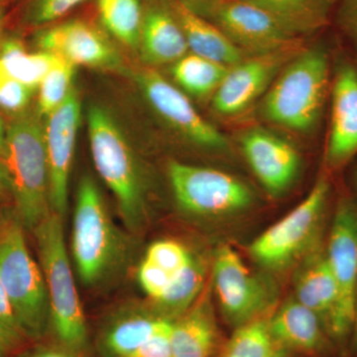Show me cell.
I'll list each match as a JSON object with an SVG mask.
<instances>
[{"mask_svg":"<svg viewBox=\"0 0 357 357\" xmlns=\"http://www.w3.org/2000/svg\"><path fill=\"white\" fill-rule=\"evenodd\" d=\"M328 53L319 47L298 52L263 96V121L287 130L309 133L321 121L331 93Z\"/></svg>","mask_w":357,"mask_h":357,"instance_id":"1","label":"cell"},{"mask_svg":"<svg viewBox=\"0 0 357 357\" xmlns=\"http://www.w3.org/2000/svg\"><path fill=\"white\" fill-rule=\"evenodd\" d=\"M0 160L6 167L15 215L24 229L33 231L52 213L44 128L36 116L21 115L7 126Z\"/></svg>","mask_w":357,"mask_h":357,"instance_id":"2","label":"cell"},{"mask_svg":"<svg viewBox=\"0 0 357 357\" xmlns=\"http://www.w3.org/2000/svg\"><path fill=\"white\" fill-rule=\"evenodd\" d=\"M88 128L96 171L114 192L122 220L132 231L142 229L147 218L146 183L132 148L102 107H89Z\"/></svg>","mask_w":357,"mask_h":357,"instance_id":"3","label":"cell"},{"mask_svg":"<svg viewBox=\"0 0 357 357\" xmlns=\"http://www.w3.org/2000/svg\"><path fill=\"white\" fill-rule=\"evenodd\" d=\"M48 295L50 324L61 347L83 351L88 328L66 245L63 218L51 213L33 230Z\"/></svg>","mask_w":357,"mask_h":357,"instance_id":"4","label":"cell"},{"mask_svg":"<svg viewBox=\"0 0 357 357\" xmlns=\"http://www.w3.org/2000/svg\"><path fill=\"white\" fill-rule=\"evenodd\" d=\"M126 237L110 217L98 185L84 176L77 188L72 255L84 285L96 286L112 276L126 259Z\"/></svg>","mask_w":357,"mask_h":357,"instance_id":"5","label":"cell"},{"mask_svg":"<svg viewBox=\"0 0 357 357\" xmlns=\"http://www.w3.org/2000/svg\"><path fill=\"white\" fill-rule=\"evenodd\" d=\"M0 282L27 337H41L50 323L46 284L15 215L0 218Z\"/></svg>","mask_w":357,"mask_h":357,"instance_id":"6","label":"cell"},{"mask_svg":"<svg viewBox=\"0 0 357 357\" xmlns=\"http://www.w3.org/2000/svg\"><path fill=\"white\" fill-rule=\"evenodd\" d=\"M330 194V181L321 176L303 202L250 244L253 260L269 271H280L321 248V227Z\"/></svg>","mask_w":357,"mask_h":357,"instance_id":"7","label":"cell"},{"mask_svg":"<svg viewBox=\"0 0 357 357\" xmlns=\"http://www.w3.org/2000/svg\"><path fill=\"white\" fill-rule=\"evenodd\" d=\"M168 177L176 202L189 215L222 218L248 210L255 196L234 176L204 167L172 161Z\"/></svg>","mask_w":357,"mask_h":357,"instance_id":"8","label":"cell"},{"mask_svg":"<svg viewBox=\"0 0 357 357\" xmlns=\"http://www.w3.org/2000/svg\"><path fill=\"white\" fill-rule=\"evenodd\" d=\"M213 284L223 318L234 328L265 318L278 299V287L270 277L255 273L230 246L218 249Z\"/></svg>","mask_w":357,"mask_h":357,"instance_id":"9","label":"cell"},{"mask_svg":"<svg viewBox=\"0 0 357 357\" xmlns=\"http://www.w3.org/2000/svg\"><path fill=\"white\" fill-rule=\"evenodd\" d=\"M326 256L337 284L338 304L335 344L351 342L357 284V203L342 198L333 215Z\"/></svg>","mask_w":357,"mask_h":357,"instance_id":"10","label":"cell"},{"mask_svg":"<svg viewBox=\"0 0 357 357\" xmlns=\"http://www.w3.org/2000/svg\"><path fill=\"white\" fill-rule=\"evenodd\" d=\"M208 13L213 24L248 56L301 44L273 16L246 0H210Z\"/></svg>","mask_w":357,"mask_h":357,"instance_id":"11","label":"cell"},{"mask_svg":"<svg viewBox=\"0 0 357 357\" xmlns=\"http://www.w3.org/2000/svg\"><path fill=\"white\" fill-rule=\"evenodd\" d=\"M138 82L152 109L184 139L203 149L229 150V141L195 109L191 100L165 77L152 70H143Z\"/></svg>","mask_w":357,"mask_h":357,"instance_id":"12","label":"cell"},{"mask_svg":"<svg viewBox=\"0 0 357 357\" xmlns=\"http://www.w3.org/2000/svg\"><path fill=\"white\" fill-rule=\"evenodd\" d=\"M301 44L271 53L248 56L229 68L213 96V107L220 116L243 114L266 93L281 70L302 50Z\"/></svg>","mask_w":357,"mask_h":357,"instance_id":"13","label":"cell"},{"mask_svg":"<svg viewBox=\"0 0 357 357\" xmlns=\"http://www.w3.org/2000/svg\"><path fill=\"white\" fill-rule=\"evenodd\" d=\"M81 112V102L77 91L73 89L65 102L47 116L44 128L50 173L51 211L63 218L68 210L70 175Z\"/></svg>","mask_w":357,"mask_h":357,"instance_id":"14","label":"cell"},{"mask_svg":"<svg viewBox=\"0 0 357 357\" xmlns=\"http://www.w3.org/2000/svg\"><path fill=\"white\" fill-rule=\"evenodd\" d=\"M244 158L255 177L272 197H280L292 188L301 170V156L289 141L261 128L241 135Z\"/></svg>","mask_w":357,"mask_h":357,"instance_id":"15","label":"cell"},{"mask_svg":"<svg viewBox=\"0 0 357 357\" xmlns=\"http://www.w3.org/2000/svg\"><path fill=\"white\" fill-rule=\"evenodd\" d=\"M331 121L325 160L338 169L357 155V67L340 63L331 86Z\"/></svg>","mask_w":357,"mask_h":357,"instance_id":"16","label":"cell"},{"mask_svg":"<svg viewBox=\"0 0 357 357\" xmlns=\"http://www.w3.org/2000/svg\"><path fill=\"white\" fill-rule=\"evenodd\" d=\"M40 50L49 52L74 66L114 68L119 54L100 30L86 21L72 20L39 33Z\"/></svg>","mask_w":357,"mask_h":357,"instance_id":"17","label":"cell"},{"mask_svg":"<svg viewBox=\"0 0 357 357\" xmlns=\"http://www.w3.org/2000/svg\"><path fill=\"white\" fill-rule=\"evenodd\" d=\"M294 289L296 299L318 316L335 344L338 293L325 249L312 251L298 263Z\"/></svg>","mask_w":357,"mask_h":357,"instance_id":"18","label":"cell"},{"mask_svg":"<svg viewBox=\"0 0 357 357\" xmlns=\"http://www.w3.org/2000/svg\"><path fill=\"white\" fill-rule=\"evenodd\" d=\"M268 326L274 340L287 351L324 356L333 344L318 316L295 297L284 302L268 318Z\"/></svg>","mask_w":357,"mask_h":357,"instance_id":"19","label":"cell"},{"mask_svg":"<svg viewBox=\"0 0 357 357\" xmlns=\"http://www.w3.org/2000/svg\"><path fill=\"white\" fill-rule=\"evenodd\" d=\"M171 345L174 357H217L220 335L208 295L197 300L172 321Z\"/></svg>","mask_w":357,"mask_h":357,"instance_id":"20","label":"cell"},{"mask_svg":"<svg viewBox=\"0 0 357 357\" xmlns=\"http://www.w3.org/2000/svg\"><path fill=\"white\" fill-rule=\"evenodd\" d=\"M171 9L187 40L191 53L232 67L248 57L213 22H208L182 0H172Z\"/></svg>","mask_w":357,"mask_h":357,"instance_id":"21","label":"cell"},{"mask_svg":"<svg viewBox=\"0 0 357 357\" xmlns=\"http://www.w3.org/2000/svg\"><path fill=\"white\" fill-rule=\"evenodd\" d=\"M143 59L151 65L176 63L189 52L182 28L169 7L152 4L144 10L140 43Z\"/></svg>","mask_w":357,"mask_h":357,"instance_id":"22","label":"cell"},{"mask_svg":"<svg viewBox=\"0 0 357 357\" xmlns=\"http://www.w3.org/2000/svg\"><path fill=\"white\" fill-rule=\"evenodd\" d=\"M156 312L134 311L115 319L103 331L100 351L107 357H130L164 325Z\"/></svg>","mask_w":357,"mask_h":357,"instance_id":"23","label":"cell"},{"mask_svg":"<svg viewBox=\"0 0 357 357\" xmlns=\"http://www.w3.org/2000/svg\"><path fill=\"white\" fill-rule=\"evenodd\" d=\"M266 11L295 36L318 31L340 0H246Z\"/></svg>","mask_w":357,"mask_h":357,"instance_id":"24","label":"cell"},{"mask_svg":"<svg viewBox=\"0 0 357 357\" xmlns=\"http://www.w3.org/2000/svg\"><path fill=\"white\" fill-rule=\"evenodd\" d=\"M61 58L49 52L29 53L15 39H8L0 46V64L10 76L28 88L35 89Z\"/></svg>","mask_w":357,"mask_h":357,"instance_id":"25","label":"cell"},{"mask_svg":"<svg viewBox=\"0 0 357 357\" xmlns=\"http://www.w3.org/2000/svg\"><path fill=\"white\" fill-rule=\"evenodd\" d=\"M230 67L196 54H187L174 63L172 75L178 86L197 98L213 96Z\"/></svg>","mask_w":357,"mask_h":357,"instance_id":"26","label":"cell"},{"mask_svg":"<svg viewBox=\"0 0 357 357\" xmlns=\"http://www.w3.org/2000/svg\"><path fill=\"white\" fill-rule=\"evenodd\" d=\"M286 354L287 351L272 337L265 317L234 328L217 357H286Z\"/></svg>","mask_w":357,"mask_h":357,"instance_id":"27","label":"cell"},{"mask_svg":"<svg viewBox=\"0 0 357 357\" xmlns=\"http://www.w3.org/2000/svg\"><path fill=\"white\" fill-rule=\"evenodd\" d=\"M102 24L122 44L139 47L144 10L139 0H98Z\"/></svg>","mask_w":357,"mask_h":357,"instance_id":"28","label":"cell"},{"mask_svg":"<svg viewBox=\"0 0 357 357\" xmlns=\"http://www.w3.org/2000/svg\"><path fill=\"white\" fill-rule=\"evenodd\" d=\"M204 282V269L195 257L176 279L161 299L155 303V312L162 318L174 321L182 316L198 300Z\"/></svg>","mask_w":357,"mask_h":357,"instance_id":"29","label":"cell"},{"mask_svg":"<svg viewBox=\"0 0 357 357\" xmlns=\"http://www.w3.org/2000/svg\"><path fill=\"white\" fill-rule=\"evenodd\" d=\"M76 66L61 59L39 84L38 114L48 116L57 109L72 91Z\"/></svg>","mask_w":357,"mask_h":357,"instance_id":"30","label":"cell"},{"mask_svg":"<svg viewBox=\"0 0 357 357\" xmlns=\"http://www.w3.org/2000/svg\"><path fill=\"white\" fill-rule=\"evenodd\" d=\"M0 340L11 351L20 349L30 340L21 326L10 300L0 282Z\"/></svg>","mask_w":357,"mask_h":357,"instance_id":"31","label":"cell"},{"mask_svg":"<svg viewBox=\"0 0 357 357\" xmlns=\"http://www.w3.org/2000/svg\"><path fill=\"white\" fill-rule=\"evenodd\" d=\"M34 89L28 88L8 74L0 64V107L6 112H22L27 107Z\"/></svg>","mask_w":357,"mask_h":357,"instance_id":"32","label":"cell"},{"mask_svg":"<svg viewBox=\"0 0 357 357\" xmlns=\"http://www.w3.org/2000/svg\"><path fill=\"white\" fill-rule=\"evenodd\" d=\"M84 0H35L28 13L29 22L47 24L63 17Z\"/></svg>","mask_w":357,"mask_h":357,"instance_id":"33","label":"cell"},{"mask_svg":"<svg viewBox=\"0 0 357 357\" xmlns=\"http://www.w3.org/2000/svg\"><path fill=\"white\" fill-rule=\"evenodd\" d=\"M171 331L172 321H166L130 357H174L171 345Z\"/></svg>","mask_w":357,"mask_h":357,"instance_id":"34","label":"cell"},{"mask_svg":"<svg viewBox=\"0 0 357 357\" xmlns=\"http://www.w3.org/2000/svg\"><path fill=\"white\" fill-rule=\"evenodd\" d=\"M338 6V25L357 56V0H340Z\"/></svg>","mask_w":357,"mask_h":357,"instance_id":"35","label":"cell"},{"mask_svg":"<svg viewBox=\"0 0 357 357\" xmlns=\"http://www.w3.org/2000/svg\"><path fill=\"white\" fill-rule=\"evenodd\" d=\"M30 357H79L77 352L70 351L61 347V349H47L36 352Z\"/></svg>","mask_w":357,"mask_h":357,"instance_id":"36","label":"cell"},{"mask_svg":"<svg viewBox=\"0 0 357 357\" xmlns=\"http://www.w3.org/2000/svg\"><path fill=\"white\" fill-rule=\"evenodd\" d=\"M9 192L8 177H7L6 167L0 160V197H3Z\"/></svg>","mask_w":357,"mask_h":357,"instance_id":"37","label":"cell"},{"mask_svg":"<svg viewBox=\"0 0 357 357\" xmlns=\"http://www.w3.org/2000/svg\"><path fill=\"white\" fill-rule=\"evenodd\" d=\"M351 344L352 347V349H354V351L357 352V284L356 290V298H354V326H352Z\"/></svg>","mask_w":357,"mask_h":357,"instance_id":"38","label":"cell"},{"mask_svg":"<svg viewBox=\"0 0 357 357\" xmlns=\"http://www.w3.org/2000/svg\"><path fill=\"white\" fill-rule=\"evenodd\" d=\"M6 128L4 126L3 121L0 117V158L3 156L4 148H6Z\"/></svg>","mask_w":357,"mask_h":357,"instance_id":"39","label":"cell"},{"mask_svg":"<svg viewBox=\"0 0 357 357\" xmlns=\"http://www.w3.org/2000/svg\"><path fill=\"white\" fill-rule=\"evenodd\" d=\"M9 351H11L10 349L0 340V357H6Z\"/></svg>","mask_w":357,"mask_h":357,"instance_id":"40","label":"cell"},{"mask_svg":"<svg viewBox=\"0 0 357 357\" xmlns=\"http://www.w3.org/2000/svg\"><path fill=\"white\" fill-rule=\"evenodd\" d=\"M2 21H3V13H2V9H0V30H1Z\"/></svg>","mask_w":357,"mask_h":357,"instance_id":"41","label":"cell"},{"mask_svg":"<svg viewBox=\"0 0 357 357\" xmlns=\"http://www.w3.org/2000/svg\"><path fill=\"white\" fill-rule=\"evenodd\" d=\"M354 185H356V190H357V169L356 170V172H354Z\"/></svg>","mask_w":357,"mask_h":357,"instance_id":"42","label":"cell"}]
</instances>
